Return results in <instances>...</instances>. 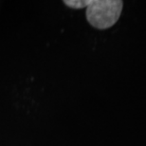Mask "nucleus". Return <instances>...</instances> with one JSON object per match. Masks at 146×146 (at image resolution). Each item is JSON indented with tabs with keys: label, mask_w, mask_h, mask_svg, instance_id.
Listing matches in <instances>:
<instances>
[{
	"label": "nucleus",
	"mask_w": 146,
	"mask_h": 146,
	"mask_svg": "<svg viewBox=\"0 0 146 146\" xmlns=\"http://www.w3.org/2000/svg\"><path fill=\"white\" fill-rule=\"evenodd\" d=\"M65 4L68 7L73 9H82L84 7H88L92 0H66Z\"/></svg>",
	"instance_id": "f03ea898"
},
{
	"label": "nucleus",
	"mask_w": 146,
	"mask_h": 146,
	"mask_svg": "<svg viewBox=\"0 0 146 146\" xmlns=\"http://www.w3.org/2000/svg\"><path fill=\"white\" fill-rule=\"evenodd\" d=\"M122 6L121 0H92L86 8V18L93 27L108 29L118 21Z\"/></svg>",
	"instance_id": "f257e3e1"
}]
</instances>
